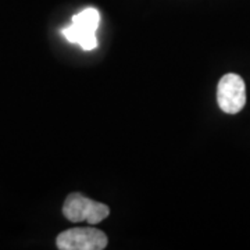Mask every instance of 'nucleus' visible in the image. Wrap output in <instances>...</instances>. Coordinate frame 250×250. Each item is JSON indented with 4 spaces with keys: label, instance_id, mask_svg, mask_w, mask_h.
Here are the masks:
<instances>
[{
    "label": "nucleus",
    "instance_id": "nucleus-1",
    "mask_svg": "<svg viewBox=\"0 0 250 250\" xmlns=\"http://www.w3.org/2000/svg\"><path fill=\"white\" fill-rule=\"evenodd\" d=\"M100 24V13L93 7L82 10L75 14L71 20V24L62 31V36L71 42L80 45L83 50H93L98 47V31Z\"/></svg>",
    "mask_w": 250,
    "mask_h": 250
},
{
    "label": "nucleus",
    "instance_id": "nucleus-2",
    "mask_svg": "<svg viewBox=\"0 0 250 250\" xmlns=\"http://www.w3.org/2000/svg\"><path fill=\"white\" fill-rule=\"evenodd\" d=\"M62 214L71 223L88 221L95 225L107 218L110 208L104 203H99L89 197L83 196L82 193L74 192L65 199L62 205Z\"/></svg>",
    "mask_w": 250,
    "mask_h": 250
},
{
    "label": "nucleus",
    "instance_id": "nucleus-3",
    "mask_svg": "<svg viewBox=\"0 0 250 250\" xmlns=\"http://www.w3.org/2000/svg\"><path fill=\"white\" fill-rule=\"evenodd\" d=\"M107 235L96 228H71L59 233L56 245L60 250H103Z\"/></svg>",
    "mask_w": 250,
    "mask_h": 250
},
{
    "label": "nucleus",
    "instance_id": "nucleus-4",
    "mask_svg": "<svg viewBox=\"0 0 250 250\" xmlns=\"http://www.w3.org/2000/svg\"><path fill=\"white\" fill-rule=\"evenodd\" d=\"M217 103L221 111L236 114L246 104V85L238 74H225L217 86Z\"/></svg>",
    "mask_w": 250,
    "mask_h": 250
}]
</instances>
